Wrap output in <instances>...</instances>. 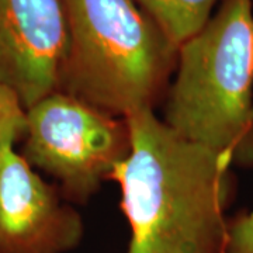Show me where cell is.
I'll return each instance as SVG.
<instances>
[{
	"instance_id": "cell-2",
	"label": "cell",
	"mask_w": 253,
	"mask_h": 253,
	"mask_svg": "<svg viewBox=\"0 0 253 253\" xmlns=\"http://www.w3.org/2000/svg\"><path fill=\"white\" fill-rule=\"evenodd\" d=\"M163 123L234 166L253 168L252 0H224L179 46Z\"/></svg>"
},
{
	"instance_id": "cell-3",
	"label": "cell",
	"mask_w": 253,
	"mask_h": 253,
	"mask_svg": "<svg viewBox=\"0 0 253 253\" xmlns=\"http://www.w3.org/2000/svg\"><path fill=\"white\" fill-rule=\"evenodd\" d=\"M68 51L59 90L116 117L154 110L179 48L134 0H62Z\"/></svg>"
},
{
	"instance_id": "cell-5",
	"label": "cell",
	"mask_w": 253,
	"mask_h": 253,
	"mask_svg": "<svg viewBox=\"0 0 253 253\" xmlns=\"http://www.w3.org/2000/svg\"><path fill=\"white\" fill-rule=\"evenodd\" d=\"M84 221L13 145L0 149V253H69Z\"/></svg>"
},
{
	"instance_id": "cell-6",
	"label": "cell",
	"mask_w": 253,
	"mask_h": 253,
	"mask_svg": "<svg viewBox=\"0 0 253 253\" xmlns=\"http://www.w3.org/2000/svg\"><path fill=\"white\" fill-rule=\"evenodd\" d=\"M66 51L62 0H0V83L24 109L59 90Z\"/></svg>"
},
{
	"instance_id": "cell-8",
	"label": "cell",
	"mask_w": 253,
	"mask_h": 253,
	"mask_svg": "<svg viewBox=\"0 0 253 253\" xmlns=\"http://www.w3.org/2000/svg\"><path fill=\"white\" fill-rule=\"evenodd\" d=\"M26 126L27 110L9 87L0 83V149L21 142Z\"/></svg>"
},
{
	"instance_id": "cell-7",
	"label": "cell",
	"mask_w": 253,
	"mask_h": 253,
	"mask_svg": "<svg viewBox=\"0 0 253 253\" xmlns=\"http://www.w3.org/2000/svg\"><path fill=\"white\" fill-rule=\"evenodd\" d=\"M134 3L179 48L207 24L218 0H134Z\"/></svg>"
},
{
	"instance_id": "cell-4",
	"label": "cell",
	"mask_w": 253,
	"mask_h": 253,
	"mask_svg": "<svg viewBox=\"0 0 253 253\" xmlns=\"http://www.w3.org/2000/svg\"><path fill=\"white\" fill-rule=\"evenodd\" d=\"M131 149L126 120L56 90L27 109L21 156L52 176L69 203H87Z\"/></svg>"
},
{
	"instance_id": "cell-9",
	"label": "cell",
	"mask_w": 253,
	"mask_h": 253,
	"mask_svg": "<svg viewBox=\"0 0 253 253\" xmlns=\"http://www.w3.org/2000/svg\"><path fill=\"white\" fill-rule=\"evenodd\" d=\"M222 253H253V211L228 218Z\"/></svg>"
},
{
	"instance_id": "cell-1",
	"label": "cell",
	"mask_w": 253,
	"mask_h": 253,
	"mask_svg": "<svg viewBox=\"0 0 253 253\" xmlns=\"http://www.w3.org/2000/svg\"><path fill=\"white\" fill-rule=\"evenodd\" d=\"M131 149L110 180L129 226L126 253H222L232 161L179 136L141 110L126 117Z\"/></svg>"
}]
</instances>
